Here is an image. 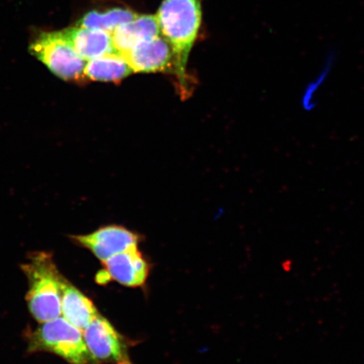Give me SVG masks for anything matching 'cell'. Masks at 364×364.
I'll list each match as a JSON object with an SVG mask.
<instances>
[{
    "label": "cell",
    "instance_id": "6da1fadb",
    "mask_svg": "<svg viewBox=\"0 0 364 364\" xmlns=\"http://www.w3.org/2000/svg\"><path fill=\"white\" fill-rule=\"evenodd\" d=\"M159 31L171 45L174 71L186 84V65L202 21L200 0H163L156 15Z\"/></svg>",
    "mask_w": 364,
    "mask_h": 364
},
{
    "label": "cell",
    "instance_id": "7a4b0ae2",
    "mask_svg": "<svg viewBox=\"0 0 364 364\" xmlns=\"http://www.w3.org/2000/svg\"><path fill=\"white\" fill-rule=\"evenodd\" d=\"M28 281L26 302L35 320L44 323L62 316V281L51 255L34 253L22 265Z\"/></svg>",
    "mask_w": 364,
    "mask_h": 364
},
{
    "label": "cell",
    "instance_id": "3957f363",
    "mask_svg": "<svg viewBox=\"0 0 364 364\" xmlns=\"http://www.w3.org/2000/svg\"><path fill=\"white\" fill-rule=\"evenodd\" d=\"M28 351L58 355L70 364H99L89 351L83 331L63 316L44 323L28 338Z\"/></svg>",
    "mask_w": 364,
    "mask_h": 364
},
{
    "label": "cell",
    "instance_id": "277c9868",
    "mask_svg": "<svg viewBox=\"0 0 364 364\" xmlns=\"http://www.w3.org/2000/svg\"><path fill=\"white\" fill-rule=\"evenodd\" d=\"M30 52L58 78L85 81L86 61L76 53L61 31L40 33L30 46Z\"/></svg>",
    "mask_w": 364,
    "mask_h": 364
},
{
    "label": "cell",
    "instance_id": "5b68a950",
    "mask_svg": "<svg viewBox=\"0 0 364 364\" xmlns=\"http://www.w3.org/2000/svg\"><path fill=\"white\" fill-rule=\"evenodd\" d=\"M83 333L90 353L99 364H134L127 340L106 318L99 315Z\"/></svg>",
    "mask_w": 364,
    "mask_h": 364
},
{
    "label": "cell",
    "instance_id": "8992f818",
    "mask_svg": "<svg viewBox=\"0 0 364 364\" xmlns=\"http://www.w3.org/2000/svg\"><path fill=\"white\" fill-rule=\"evenodd\" d=\"M74 240L90 250L102 262L127 250L138 247L140 242L139 235L120 225L105 226L88 235H76Z\"/></svg>",
    "mask_w": 364,
    "mask_h": 364
},
{
    "label": "cell",
    "instance_id": "52a82bcc",
    "mask_svg": "<svg viewBox=\"0 0 364 364\" xmlns=\"http://www.w3.org/2000/svg\"><path fill=\"white\" fill-rule=\"evenodd\" d=\"M102 264L104 270L98 276L102 284L115 281L129 288H139L149 277V264L138 247L117 254Z\"/></svg>",
    "mask_w": 364,
    "mask_h": 364
},
{
    "label": "cell",
    "instance_id": "ba28073f",
    "mask_svg": "<svg viewBox=\"0 0 364 364\" xmlns=\"http://www.w3.org/2000/svg\"><path fill=\"white\" fill-rule=\"evenodd\" d=\"M124 57L134 73L174 70V56L171 45L161 36L140 43Z\"/></svg>",
    "mask_w": 364,
    "mask_h": 364
},
{
    "label": "cell",
    "instance_id": "9c48e42d",
    "mask_svg": "<svg viewBox=\"0 0 364 364\" xmlns=\"http://www.w3.org/2000/svg\"><path fill=\"white\" fill-rule=\"evenodd\" d=\"M76 53L86 62L114 52L112 34L76 26L61 31Z\"/></svg>",
    "mask_w": 364,
    "mask_h": 364
},
{
    "label": "cell",
    "instance_id": "30bf717a",
    "mask_svg": "<svg viewBox=\"0 0 364 364\" xmlns=\"http://www.w3.org/2000/svg\"><path fill=\"white\" fill-rule=\"evenodd\" d=\"M156 16L139 15L112 33L114 52L124 56L135 46L161 36Z\"/></svg>",
    "mask_w": 364,
    "mask_h": 364
},
{
    "label": "cell",
    "instance_id": "8fae6325",
    "mask_svg": "<svg viewBox=\"0 0 364 364\" xmlns=\"http://www.w3.org/2000/svg\"><path fill=\"white\" fill-rule=\"evenodd\" d=\"M61 312V316L81 331L100 315L94 303L65 277L62 281Z\"/></svg>",
    "mask_w": 364,
    "mask_h": 364
},
{
    "label": "cell",
    "instance_id": "7c38bea8",
    "mask_svg": "<svg viewBox=\"0 0 364 364\" xmlns=\"http://www.w3.org/2000/svg\"><path fill=\"white\" fill-rule=\"evenodd\" d=\"M134 73L124 56L111 53L86 62L85 81L112 82L117 83Z\"/></svg>",
    "mask_w": 364,
    "mask_h": 364
},
{
    "label": "cell",
    "instance_id": "4fadbf2b",
    "mask_svg": "<svg viewBox=\"0 0 364 364\" xmlns=\"http://www.w3.org/2000/svg\"><path fill=\"white\" fill-rule=\"evenodd\" d=\"M138 14L129 9L112 8L107 10H94L82 17L77 26L97 29L112 33L118 27L133 21Z\"/></svg>",
    "mask_w": 364,
    "mask_h": 364
},
{
    "label": "cell",
    "instance_id": "5bb4252c",
    "mask_svg": "<svg viewBox=\"0 0 364 364\" xmlns=\"http://www.w3.org/2000/svg\"><path fill=\"white\" fill-rule=\"evenodd\" d=\"M330 70V66H327L324 68L320 74L318 75L315 80H311L304 89L301 95H300V107L304 112H311L317 107L318 103V95L320 93L323 84L328 76Z\"/></svg>",
    "mask_w": 364,
    "mask_h": 364
}]
</instances>
